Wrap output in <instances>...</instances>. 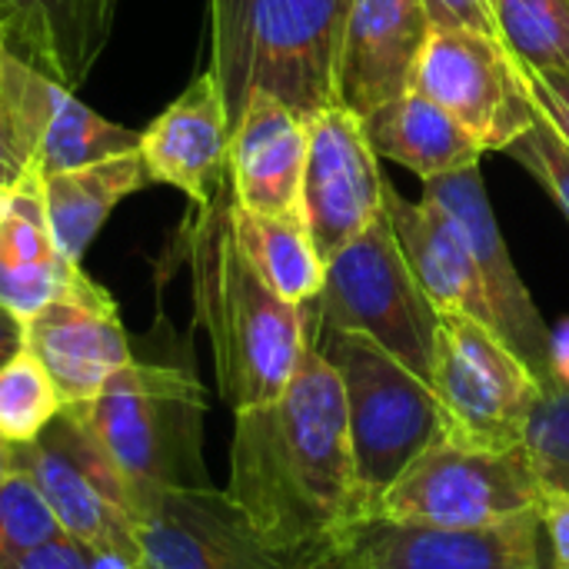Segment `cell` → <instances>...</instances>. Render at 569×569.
I'll return each instance as SVG.
<instances>
[{"label":"cell","mask_w":569,"mask_h":569,"mask_svg":"<svg viewBox=\"0 0 569 569\" xmlns=\"http://www.w3.org/2000/svg\"><path fill=\"white\" fill-rule=\"evenodd\" d=\"M223 493L283 543L337 540L367 520L343 383L313 343L277 400L233 413Z\"/></svg>","instance_id":"1"},{"label":"cell","mask_w":569,"mask_h":569,"mask_svg":"<svg viewBox=\"0 0 569 569\" xmlns=\"http://www.w3.org/2000/svg\"><path fill=\"white\" fill-rule=\"evenodd\" d=\"M193 317L210 340L217 390L233 413L263 407L283 393L310 343L307 307L277 297L237 247L230 230V187L197 207L183 230Z\"/></svg>","instance_id":"2"},{"label":"cell","mask_w":569,"mask_h":569,"mask_svg":"<svg viewBox=\"0 0 569 569\" xmlns=\"http://www.w3.org/2000/svg\"><path fill=\"white\" fill-rule=\"evenodd\" d=\"M353 0H210V73L230 127L267 93L307 123L337 107L343 27Z\"/></svg>","instance_id":"3"},{"label":"cell","mask_w":569,"mask_h":569,"mask_svg":"<svg viewBox=\"0 0 569 569\" xmlns=\"http://www.w3.org/2000/svg\"><path fill=\"white\" fill-rule=\"evenodd\" d=\"M70 410L110 460L137 520L173 490L210 487L200 457L207 393L190 370L130 360Z\"/></svg>","instance_id":"4"},{"label":"cell","mask_w":569,"mask_h":569,"mask_svg":"<svg viewBox=\"0 0 569 569\" xmlns=\"http://www.w3.org/2000/svg\"><path fill=\"white\" fill-rule=\"evenodd\" d=\"M310 343L343 383L350 447L367 520L397 477L440 440V407L427 380L360 333L327 330L307 317Z\"/></svg>","instance_id":"5"},{"label":"cell","mask_w":569,"mask_h":569,"mask_svg":"<svg viewBox=\"0 0 569 569\" xmlns=\"http://www.w3.org/2000/svg\"><path fill=\"white\" fill-rule=\"evenodd\" d=\"M307 317L373 340L430 383L440 313L413 280L387 210L327 260L323 290L307 303Z\"/></svg>","instance_id":"6"},{"label":"cell","mask_w":569,"mask_h":569,"mask_svg":"<svg viewBox=\"0 0 569 569\" xmlns=\"http://www.w3.org/2000/svg\"><path fill=\"white\" fill-rule=\"evenodd\" d=\"M430 390L440 407V440L513 450L523 447L543 383L493 327L467 313H440Z\"/></svg>","instance_id":"7"},{"label":"cell","mask_w":569,"mask_h":569,"mask_svg":"<svg viewBox=\"0 0 569 569\" xmlns=\"http://www.w3.org/2000/svg\"><path fill=\"white\" fill-rule=\"evenodd\" d=\"M543 490L527 447L473 450L437 440L397 477L370 520L487 527L540 510Z\"/></svg>","instance_id":"8"},{"label":"cell","mask_w":569,"mask_h":569,"mask_svg":"<svg viewBox=\"0 0 569 569\" xmlns=\"http://www.w3.org/2000/svg\"><path fill=\"white\" fill-rule=\"evenodd\" d=\"M143 569H343L337 540L283 543L213 487L173 490L137 520Z\"/></svg>","instance_id":"9"},{"label":"cell","mask_w":569,"mask_h":569,"mask_svg":"<svg viewBox=\"0 0 569 569\" xmlns=\"http://www.w3.org/2000/svg\"><path fill=\"white\" fill-rule=\"evenodd\" d=\"M10 450L13 467L23 470L50 503L63 537L100 557L140 560L137 517L127 490L77 410L63 407L33 443Z\"/></svg>","instance_id":"10"},{"label":"cell","mask_w":569,"mask_h":569,"mask_svg":"<svg viewBox=\"0 0 569 569\" xmlns=\"http://www.w3.org/2000/svg\"><path fill=\"white\" fill-rule=\"evenodd\" d=\"M413 90L440 103L480 147L510 150L540 117L510 47L483 30L433 27Z\"/></svg>","instance_id":"11"},{"label":"cell","mask_w":569,"mask_h":569,"mask_svg":"<svg viewBox=\"0 0 569 569\" xmlns=\"http://www.w3.org/2000/svg\"><path fill=\"white\" fill-rule=\"evenodd\" d=\"M0 90L17 147L30 170L40 177L77 170L140 143L137 130H127L97 110H90L70 87L53 80L37 63L23 60L0 40Z\"/></svg>","instance_id":"12"},{"label":"cell","mask_w":569,"mask_h":569,"mask_svg":"<svg viewBox=\"0 0 569 569\" xmlns=\"http://www.w3.org/2000/svg\"><path fill=\"white\" fill-rule=\"evenodd\" d=\"M540 510L487 527L360 520L337 537L343 569H543Z\"/></svg>","instance_id":"13"},{"label":"cell","mask_w":569,"mask_h":569,"mask_svg":"<svg viewBox=\"0 0 569 569\" xmlns=\"http://www.w3.org/2000/svg\"><path fill=\"white\" fill-rule=\"evenodd\" d=\"M23 347L53 380L63 407L93 400L133 353L113 297L73 267L67 287L23 323Z\"/></svg>","instance_id":"14"},{"label":"cell","mask_w":569,"mask_h":569,"mask_svg":"<svg viewBox=\"0 0 569 569\" xmlns=\"http://www.w3.org/2000/svg\"><path fill=\"white\" fill-rule=\"evenodd\" d=\"M423 200L440 203L467 237L487 303L493 310V330L510 343V350L533 370V377L553 387V330L537 310L527 283L520 280L500 223L493 217L490 197L483 190L480 163L463 167L433 180H423Z\"/></svg>","instance_id":"15"},{"label":"cell","mask_w":569,"mask_h":569,"mask_svg":"<svg viewBox=\"0 0 569 569\" xmlns=\"http://www.w3.org/2000/svg\"><path fill=\"white\" fill-rule=\"evenodd\" d=\"M387 173L370 147L363 120L347 107H330L310 120L303 170V220L323 260L360 237L383 210Z\"/></svg>","instance_id":"16"},{"label":"cell","mask_w":569,"mask_h":569,"mask_svg":"<svg viewBox=\"0 0 569 569\" xmlns=\"http://www.w3.org/2000/svg\"><path fill=\"white\" fill-rule=\"evenodd\" d=\"M433 20L423 0H353L343 27L337 107L357 117L413 90Z\"/></svg>","instance_id":"17"},{"label":"cell","mask_w":569,"mask_h":569,"mask_svg":"<svg viewBox=\"0 0 569 569\" xmlns=\"http://www.w3.org/2000/svg\"><path fill=\"white\" fill-rule=\"evenodd\" d=\"M150 183L187 193L210 207L230 187V113L220 83L203 70L137 143Z\"/></svg>","instance_id":"18"},{"label":"cell","mask_w":569,"mask_h":569,"mask_svg":"<svg viewBox=\"0 0 569 569\" xmlns=\"http://www.w3.org/2000/svg\"><path fill=\"white\" fill-rule=\"evenodd\" d=\"M310 123L257 93L230 127V197L250 213H303Z\"/></svg>","instance_id":"19"},{"label":"cell","mask_w":569,"mask_h":569,"mask_svg":"<svg viewBox=\"0 0 569 569\" xmlns=\"http://www.w3.org/2000/svg\"><path fill=\"white\" fill-rule=\"evenodd\" d=\"M383 200L407 267L437 313H467L493 327V310L487 303L480 270L457 220L433 200L420 197L417 203H410L393 190L390 180Z\"/></svg>","instance_id":"20"},{"label":"cell","mask_w":569,"mask_h":569,"mask_svg":"<svg viewBox=\"0 0 569 569\" xmlns=\"http://www.w3.org/2000/svg\"><path fill=\"white\" fill-rule=\"evenodd\" d=\"M120 0H0L3 43L77 90L110 43Z\"/></svg>","instance_id":"21"},{"label":"cell","mask_w":569,"mask_h":569,"mask_svg":"<svg viewBox=\"0 0 569 569\" xmlns=\"http://www.w3.org/2000/svg\"><path fill=\"white\" fill-rule=\"evenodd\" d=\"M73 267L80 263H70L50 233L40 173L27 170L0 207V307L27 323L67 287Z\"/></svg>","instance_id":"22"},{"label":"cell","mask_w":569,"mask_h":569,"mask_svg":"<svg viewBox=\"0 0 569 569\" xmlns=\"http://www.w3.org/2000/svg\"><path fill=\"white\" fill-rule=\"evenodd\" d=\"M147 183L150 180L137 147L77 170L40 177L43 213L60 253L70 263H83V253L90 250L107 217Z\"/></svg>","instance_id":"23"},{"label":"cell","mask_w":569,"mask_h":569,"mask_svg":"<svg viewBox=\"0 0 569 569\" xmlns=\"http://www.w3.org/2000/svg\"><path fill=\"white\" fill-rule=\"evenodd\" d=\"M360 120L377 157L413 170L420 180L477 167L483 157V147L420 90H407Z\"/></svg>","instance_id":"24"},{"label":"cell","mask_w":569,"mask_h":569,"mask_svg":"<svg viewBox=\"0 0 569 569\" xmlns=\"http://www.w3.org/2000/svg\"><path fill=\"white\" fill-rule=\"evenodd\" d=\"M230 230L243 257L277 297L297 307L320 297L327 260L320 257L303 213H250L230 197Z\"/></svg>","instance_id":"25"},{"label":"cell","mask_w":569,"mask_h":569,"mask_svg":"<svg viewBox=\"0 0 569 569\" xmlns=\"http://www.w3.org/2000/svg\"><path fill=\"white\" fill-rule=\"evenodd\" d=\"M63 410L47 370L23 347L0 367V440L10 447L33 443Z\"/></svg>","instance_id":"26"},{"label":"cell","mask_w":569,"mask_h":569,"mask_svg":"<svg viewBox=\"0 0 569 569\" xmlns=\"http://www.w3.org/2000/svg\"><path fill=\"white\" fill-rule=\"evenodd\" d=\"M497 33L523 67L569 70V0H497Z\"/></svg>","instance_id":"27"},{"label":"cell","mask_w":569,"mask_h":569,"mask_svg":"<svg viewBox=\"0 0 569 569\" xmlns=\"http://www.w3.org/2000/svg\"><path fill=\"white\" fill-rule=\"evenodd\" d=\"M60 537V523L37 490V483L23 470H10L0 483V560L20 557Z\"/></svg>","instance_id":"28"},{"label":"cell","mask_w":569,"mask_h":569,"mask_svg":"<svg viewBox=\"0 0 569 569\" xmlns=\"http://www.w3.org/2000/svg\"><path fill=\"white\" fill-rule=\"evenodd\" d=\"M523 447L550 490L569 493V387H547L530 413Z\"/></svg>","instance_id":"29"},{"label":"cell","mask_w":569,"mask_h":569,"mask_svg":"<svg viewBox=\"0 0 569 569\" xmlns=\"http://www.w3.org/2000/svg\"><path fill=\"white\" fill-rule=\"evenodd\" d=\"M510 153L547 187V193L569 217V147L563 143V137L543 120V113L517 143H510Z\"/></svg>","instance_id":"30"},{"label":"cell","mask_w":569,"mask_h":569,"mask_svg":"<svg viewBox=\"0 0 569 569\" xmlns=\"http://www.w3.org/2000/svg\"><path fill=\"white\" fill-rule=\"evenodd\" d=\"M0 569H143L140 560H120V557H100L87 550L83 543L70 537H53L50 543L27 550L20 557H3Z\"/></svg>","instance_id":"31"},{"label":"cell","mask_w":569,"mask_h":569,"mask_svg":"<svg viewBox=\"0 0 569 569\" xmlns=\"http://www.w3.org/2000/svg\"><path fill=\"white\" fill-rule=\"evenodd\" d=\"M523 67V63H520ZM530 93L543 120L563 137L569 147V70H553V67H523Z\"/></svg>","instance_id":"32"},{"label":"cell","mask_w":569,"mask_h":569,"mask_svg":"<svg viewBox=\"0 0 569 569\" xmlns=\"http://www.w3.org/2000/svg\"><path fill=\"white\" fill-rule=\"evenodd\" d=\"M433 27H470L497 33V0H423Z\"/></svg>","instance_id":"33"},{"label":"cell","mask_w":569,"mask_h":569,"mask_svg":"<svg viewBox=\"0 0 569 569\" xmlns=\"http://www.w3.org/2000/svg\"><path fill=\"white\" fill-rule=\"evenodd\" d=\"M543 533L553 547V569H569V493L563 490H543L540 500Z\"/></svg>","instance_id":"34"},{"label":"cell","mask_w":569,"mask_h":569,"mask_svg":"<svg viewBox=\"0 0 569 569\" xmlns=\"http://www.w3.org/2000/svg\"><path fill=\"white\" fill-rule=\"evenodd\" d=\"M27 160L17 147L10 117H7V103H3V90H0V190H13L23 177H27Z\"/></svg>","instance_id":"35"},{"label":"cell","mask_w":569,"mask_h":569,"mask_svg":"<svg viewBox=\"0 0 569 569\" xmlns=\"http://www.w3.org/2000/svg\"><path fill=\"white\" fill-rule=\"evenodd\" d=\"M23 350V320L0 307V367Z\"/></svg>","instance_id":"36"},{"label":"cell","mask_w":569,"mask_h":569,"mask_svg":"<svg viewBox=\"0 0 569 569\" xmlns=\"http://www.w3.org/2000/svg\"><path fill=\"white\" fill-rule=\"evenodd\" d=\"M553 383L569 387V327L553 333Z\"/></svg>","instance_id":"37"},{"label":"cell","mask_w":569,"mask_h":569,"mask_svg":"<svg viewBox=\"0 0 569 569\" xmlns=\"http://www.w3.org/2000/svg\"><path fill=\"white\" fill-rule=\"evenodd\" d=\"M10 470H13V450L7 440H0V483L10 477Z\"/></svg>","instance_id":"38"},{"label":"cell","mask_w":569,"mask_h":569,"mask_svg":"<svg viewBox=\"0 0 569 569\" xmlns=\"http://www.w3.org/2000/svg\"><path fill=\"white\" fill-rule=\"evenodd\" d=\"M3 193H7V190H0V207H3Z\"/></svg>","instance_id":"39"},{"label":"cell","mask_w":569,"mask_h":569,"mask_svg":"<svg viewBox=\"0 0 569 569\" xmlns=\"http://www.w3.org/2000/svg\"><path fill=\"white\" fill-rule=\"evenodd\" d=\"M0 40H3V33H0Z\"/></svg>","instance_id":"40"}]
</instances>
